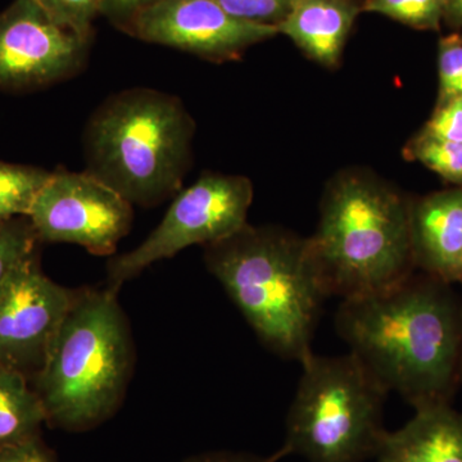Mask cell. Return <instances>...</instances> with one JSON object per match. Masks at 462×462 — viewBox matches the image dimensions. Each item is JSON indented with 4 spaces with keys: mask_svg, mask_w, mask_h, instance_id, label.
<instances>
[{
    "mask_svg": "<svg viewBox=\"0 0 462 462\" xmlns=\"http://www.w3.org/2000/svg\"><path fill=\"white\" fill-rule=\"evenodd\" d=\"M75 294L42 273L39 252L21 263L0 284V366L35 378Z\"/></svg>",
    "mask_w": 462,
    "mask_h": 462,
    "instance_id": "obj_10",
    "label": "cell"
},
{
    "mask_svg": "<svg viewBox=\"0 0 462 462\" xmlns=\"http://www.w3.org/2000/svg\"><path fill=\"white\" fill-rule=\"evenodd\" d=\"M133 207L89 172L58 167L27 217L41 243H71L96 256H114L132 229Z\"/></svg>",
    "mask_w": 462,
    "mask_h": 462,
    "instance_id": "obj_8",
    "label": "cell"
},
{
    "mask_svg": "<svg viewBox=\"0 0 462 462\" xmlns=\"http://www.w3.org/2000/svg\"><path fill=\"white\" fill-rule=\"evenodd\" d=\"M410 200L379 176L346 170L325 188L320 218L310 236L329 297L385 291L415 273Z\"/></svg>",
    "mask_w": 462,
    "mask_h": 462,
    "instance_id": "obj_4",
    "label": "cell"
},
{
    "mask_svg": "<svg viewBox=\"0 0 462 462\" xmlns=\"http://www.w3.org/2000/svg\"><path fill=\"white\" fill-rule=\"evenodd\" d=\"M445 20L462 27V0H445Z\"/></svg>",
    "mask_w": 462,
    "mask_h": 462,
    "instance_id": "obj_27",
    "label": "cell"
},
{
    "mask_svg": "<svg viewBox=\"0 0 462 462\" xmlns=\"http://www.w3.org/2000/svg\"><path fill=\"white\" fill-rule=\"evenodd\" d=\"M39 240L27 216L0 223V284L27 258L38 254Z\"/></svg>",
    "mask_w": 462,
    "mask_h": 462,
    "instance_id": "obj_19",
    "label": "cell"
},
{
    "mask_svg": "<svg viewBox=\"0 0 462 462\" xmlns=\"http://www.w3.org/2000/svg\"><path fill=\"white\" fill-rule=\"evenodd\" d=\"M194 135L196 121L179 97L151 88L117 91L85 125V171L132 206L156 207L182 189Z\"/></svg>",
    "mask_w": 462,
    "mask_h": 462,
    "instance_id": "obj_3",
    "label": "cell"
},
{
    "mask_svg": "<svg viewBox=\"0 0 462 462\" xmlns=\"http://www.w3.org/2000/svg\"><path fill=\"white\" fill-rule=\"evenodd\" d=\"M420 133L439 141L462 143V97L437 105Z\"/></svg>",
    "mask_w": 462,
    "mask_h": 462,
    "instance_id": "obj_23",
    "label": "cell"
},
{
    "mask_svg": "<svg viewBox=\"0 0 462 462\" xmlns=\"http://www.w3.org/2000/svg\"><path fill=\"white\" fill-rule=\"evenodd\" d=\"M409 230L415 270L462 285V187L410 200Z\"/></svg>",
    "mask_w": 462,
    "mask_h": 462,
    "instance_id": "obj_12",
    "label": "cell"
},
{
    "mask_svg": "<svg viewBox=\"0 0 462 462\" xmlns=\"http://www.w3.org/2000/svg\"><path fill=\"white\" fill-rule=\"evenodd\" d=\"M336 329L385 391L413 409L452 403L462 383V300L412 273L393 287L342 300Z\"/></svg>",
    "mask_w": 462,
    "mask_h": 462,
    "instance_id": "obj_1",
    "label": "cell"
},
{
    "mask_svg": "<svg viewBox=\"0 0 462 462\" xmlns=\"http://www.w3.org/2000/svg\"><path fill=\"white\" fill-rule=\"evenodd\" d=\"M160 0H100V16L120 32H126L143 11Z\"/></svg>",
    "mask_w": 462,
    "mask_h": 462,
    "instance_id": "obj_24",
    "label": "cell"
},
{
    "mask_svg": "<svg viewBox=\"0 0 462 462\" xmlns=\"http://www.w3.org/2000/svg\"><path fill=\"white\" fill-rule=\"evenodd\" d=\"M0 462H57L42 445L41 437L0 446Z\"/></svg>",
    "mask_w": 462,
    "mask_h": 462,
    "instance_id": "obj_25",
    "label": "cell"
},
{
    "mask_svg": "<svg viewBox=\"0 0 462 462\" xmlns=\"http://www.w3.org/2000/svg\"><path fill=\"white\" fill-rule=\"evenodd\" d=\"M125 33L215 63L239 60L249 48L279 35L278 27L239 20L215 0H160Z\"/></svg>",
    "mask_w": 462,
    "mask_h": 462,
    "instance_id": "obj_11",
    "label": "cell"
},
{
    "mask_svg": "<svg viewBox=\"0 0 462 462\" xmlns=\"http://www.w3.org/2000/svg\"><path fill=\"white\" fill-rule=\"evenodd\" d=\"M403 154L455 187H462V143L439 141L419 133L407 143Z\"/></svg>",
    "mask_w": 462,
    "mask_h": 462,
    "instance_id": "obj_17",
    "label": "cell"
},
{
    "mask_svg": "<svg viewBox=\"0 0 462 462\" xmlns=\"http://www.w3.org/2000/svg\"><path fill=\"white\" fill-rule=\"evenodd\" d=\"M378 462H462V411L452 403L415 409L401 430L387 431Z\"/></svg>",
    "mask_w": 462,
    "mask_h": 462,
    "instance_id": "obj_14",
    "label": "cell"
},
{
    "mask_svg": "<svg viewBox=\"0 0 462 462\" xmlns=\"http://www.w3.org/2000/svg\"><path fill=\"white\" fill-rule=\"evenodd\" d=\"M205 263L267 349L302 364L329 298L311 240L278 226L245 225L206 245Z\"/></svg>",
    "mask_w": 462,
    "mask_h": 462,
    "instance_id": "obj_2",
    "label": "cell"
},
{
    "mask_svg": "<svg viewBox=\"0 0 462 462\" xmlns=\"http://www.w3.org/2000/svg\"><path fill=\"white\" fill-rule=\"evenodd\" d=\"M289 456L287 449L282 447L279 451L270 456H257L252 454H245V452H207L188 458L184 462H279L282 458Z\"/></svg>",
    "mask_w": 462,
    "mask_h": 462,
    "instance_id": "obj_26",
    "label": "cell"
},
{
    "mask_svg": "<svg viewBox=\"0 0 462 462\" xmlns=\"http://www.w3.org/2000/svg\"><path fill=\"white\" fill-rule=\"evenodd\" d=\"M60 25L93 41L94 21L100 16V0H33Z\"/></svg>",
    "mask_w": 462,
    "mask_h": 462,
    "instance_id": "obj_20",
    "label": "cell"
},
{
    "mask_svg": "<svg viewBox=\"0 0 462 462\" xmlns=\"http://www.w3.org/2000/svg\"><path fill=\"white\" fill-rule=\"evenodd\" d=\"M289 407V455L309 462H364L378 456L388 392L354 355L312 354Z\"/></svg>",
    "mask_w": 462,
    "mask_h": 462,
    "instance_id": "obj_6",
    "label": "cell"
},
{
    "mask_svg": "<svg viewBox=\"0 0 462 462\" xmlns=\"http://www.w3.org/2000/svg\"><path fill=\"white\" fill-rule=\"evenodd\" d=\"M90 47L38 3L14 0L0 12V89L21 93L69 80L83 71Z\"/></svg>",
    "mask_w": 462,
    "mask_h": 462,
    "instance_id": "obj_9",
    "label": "cell"
},
{
    "mask_svg": "<svg viewBox=\"0 0 462 462\" xmlns=\"http://www.w3.org/2000/svg\"><path fill=\"white\" fill-rule=\"evenodd\" d=\"M132 333L117 291L76 289L44 366L32 379L48 422L83 431L118 409L133 373Z\"/></svg>",
    "mask_w": 462,
    "mask_h": 462,
    "instance_id": "obj_5",
    "label": "cell"
},
{
    "mask_svg": "<svg viewBox=\"0 0 462 462\" xmlns=\"http://www.w3.org/2000/svg\"><path fill=\"white\" fill-rule=\"evenodd\" d=\"M25 374L0 366V446L39 437L47 411Z\"/></svg>",
    "mask_w": 462,
    "mask_h": 462,
    "instance_id": "obj_15",
    "label": "cell"
},
{
    "mask_svg": "<svg viewBox=\"0 0 462 462\" xmlns=\"http://www.w3.org/2000/svg\"><path fill=\"white\" fill-rule=\"evenodd\" d=\"M231 16L248 23L278 27L293 0H215Z\"/></svg>",
    "mask_w": 462,
    "mask_h": 462,
    "instance_id": "obj_22",
    "label": "cell"
},
{
    "mask_svg": "<svg viewBox=\"0 0 462 462\" xmlns=\"http://www.w3.org/2000/svg\"><path fill=\"white\" fill-rule=\"evenodd\" d=\"M438 105L462 97V42L458 33L440 39L438 45Z\"/></svg>",
    "mask_w": 462,
    "mask_h": 462,
    "instance_id": "obj_21",
    "label": "cell"
},
{
    "mask_svg": "<svg viewBox=\"0 0 462 462\" xmlns=\"http://www.w3.org/2000/svg\"><path fill=\"white\" fill-rule=\"evenodd\" d=\"M252 202L254 184L247 176L203 172L176 194L165 217L144 242L109 258L107 288L118 291L152 263L176 256L182 249L229 238L248 224Z\"/></svg>",
    "mask_w": 462,
    "mask_h": 462,
    "instance_id": "obj_7",
    "label": "cell"
},
{
    "mask_svg": "<svg viewBox=\"0 0 462 462\" xmlns=\"http://www.w3.org/2000/svg\"><path fill=\"white\" fill-rule=\"evenodd\" d=\"M41 167L0 161V223L29 215L36 194L50 179Z\"/></svg>",
    "mask_w": 462,
    "mask_h": 462,
    "instance_id": "obj_16",
    "label": "cell"
},
{
    "mask_svg": "<svg viewBox=\"0 0 462 462\" xmlns=\"http://www.w3.org/2000/svg\"><path fill=\"white\" fill-rule=\"evenodd\" d=\"M361 7L418 30H439L445 20V0H364Z\"/></svg>",
    "mask_w": 462,
    "mask_h": 462,
    "instance_id": "obj_18",
    "label": "cell"
},
{
    "mask_svg": "<svg viewBox=\"0 0 462 462\" xmlns=\"http://www.w3.org/2000/svg\"><path fill=\"white\" fill-rule=\"evenodd\" d=\"M363 5V3H361ZM357 0H293L278 25L309 60L327 69L339 66L358 14Z\"/></svg>",
    "mask_w": 462,
    "mask_h": 462,
    "instance_id": "obj_13",
    "label": "cell"
},
{
    "mask_svg": "<svg viewBox=\"0 0 462 462\" xmlns=\"http://www.w3.org/2000/svg\"><path fill=\"white\" fill-rule=\"evenodd\" d=\"M460 41L462 42V33H461V35H460Z\"/></svg>",
    "mask_w": 462,
    "mask_h": 462,
    "instance_id": "obj_28",
    "label": "cell"
}]
</instances>
